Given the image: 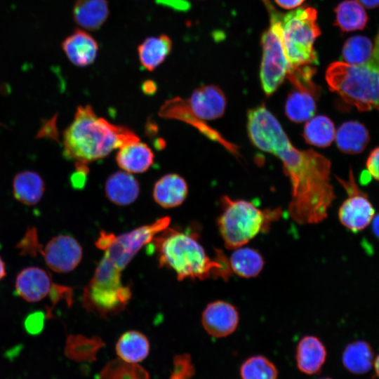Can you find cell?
<instances>
[{
    "label": "cell",
    "mask_w": 379,
    "mask_h": 379,
    "mask_svg": "<svg viewBox=\"0 0 379 379\" xmlns=\"http://www.w3.org/2000/svg\"><path fill=\"white\" fill-rule=\"evenodd\" d=\"M233 250L228 258L232 274L247 279L257 277L260 273L265 261L257 250L244 246Z\"/></svg>",
    "instance_id": "cell-27"
},
{
    "label": "cell",
    "mask_w": 379,
    "mask_h": 379,
    "mask_svg": "<svg viewBox=\"0 0 379 379\" xmlns=\"http://www.w3.org/2000/svg\"><path fill=\"white\" fill-rule=\"evenodd\" d=\"M46 314L42 312H34L29 314L24 321V328L27 333L35 335L44 329Z\"/></svg>",
    "instance_id": "cell-36"
},
{
    "label": "cell",
    "mask_w": 379,
    "mask_h": 379,
    "mask_svg": "<svg viewBox=\"0 0 379 379\" xmlns=\"http://www.w3.org/2000/svg\"><path fill=\"white\" fill-rule=\"evenodd\" d=\"M343 363L355 374L367 373L373 364V352L370 345L363 340L348 344L343 352Z\"/></svg>",
    "instance_id": "cell-28"
},
{
    "label": "cell",
    "mask_w": 379,
    "mask_h": 379,
    "mask_svg": "<svg viewBox=\"0 0 379 379\" xmlns=\"http://www.w3.org/2000/svg\"><path fill=\"white\" fill-rule=\"evenodd\" d=\"M362 6L373 8L379 6V0H357Z\"/></svg>",
    "instance_id": "cell-40"
},
{
    "label": "cell",
    "mask_w": 379,
    "mask_h": 379,
    "mask_svg": "<svg viewBox=\"0 0 379 379\" xmlns=\"http://www.w3.org/2000/svg\"><path fill=\"white\" fill-rule=\"evenodd\" d=\"M158 4L169 6L175 10L187 11L190 8V4L185 0H157Z\"/></svg>",
    "instance_id": "cell-38"
},
{
    "label": "cell",
    "mask_w": 379,
    "mask_h": 379,
    "mask_svg": "<svg viewBox=\"0 0 379 379\" xmlns=\"http://www.w3.org/2000/svg\"><path fill=\"white\" fill-rule=\"evenodd\" d=\"M348 194L338 211V218L341 224L353 232H357L366 227L374 217V208L368 197L357 186L350 171L349 180H340Z\"/></svg>",
    "instance_id": "cell-10"
},
{
    "label": "cell",
    "mask_w": 379,
    "mask_h": 379,
    "mask_svg": "<svg viewBox=\"0 0 379 379\" xmlns=\"http://www.w3.org/2000/svg\"><path fill=\"white\" fill-rule=\"evenodd\" d=\"M366 168L371 176L379 180V147L370 153L366 161Z\"/></svg>",
    "instance_id": "cell-37"
},
{
    "label": "cell",
    "mask_w": 379,
    "mask_h": 379,
    "mask_svg": "<svg viewBox=\"0 0 379 379\" xmlns=\"http://www.w3.org/2000/svg\"><path fill=\"white\" fill-rule=\"evenodd\" d=\"M319 379H331V378H319Z\"/></svg>",
    "instance_id": "cell-44"
},
{
    "label": "cell",
    "mask_w": 379,
    "mask_h": 379,
    "mask_svg": "<svg viewBox=\"0 0 379 379\" xmlns=\"http://www.w3.org/2000/svg\"><path fill=\"white\" fill-rule=\"evenodd\" d=\"M188 194L186 180L176 173L162 176L154 184L152 195L155 202L165 208L181 205Z\"/></svg>",
    "instance_id": "cell-16"
},
{
    "label": "cell",
    "mask_w": 379,
    "mask_h": 379,
    "mask_svg": "<svg viewBox=\"0 0 379 379\" xmlns=\"http://www.w3.org/2000/svg\"><path fill=\"white\" fill-rule=\"evenodd\" d=\"M194 374L195 368L190 354L184 353L174 356L168 379H191Z\"/></svg>",
    "instance_id": "cell-34"
},
{
    "label": "cell",
    "mask_w": 379,
    "mask_h": 379,
    "mask_svg": "<svg viewBox=\"0 0 379 379\" xmlns=\"http://www.w3.org/2000/svg\"><path fill=\"white\" fill-rule=\"evenodd\" d=\"M318 92L317 88H294L286 101V117L295 123H302L310 119L316 112Z\"/></svg>",
    "instance_id": "cell-20"
},
{
    "label": "cell",
    "mask_w": 379,
    "mask_h": 379,
    "mask_svg": "<svg viewBox=\"0 0 379 379\" xmlns=\"http://www.w3.org/2000/svg\"><path fill=\"white\" fill-rule=\"evenodd\" d=\"M335 25L343 32L363 29L368 19L363 6L355 0L340 2L335 8Z\"/></svg>",
    "instance_id": "cell-29"
},
{
    "label": "cell",
    "mask_w": 379,
    "mask_h": 379,
    "mask_svg": "<svg viewBox=\"0 0 379 379\" xmlns=\"http://www.w3.org/2000/svg\"><path fill=\"white\" fill-rule=\"evenodd\" d=\"M139 140L131 129L98 117L91 105L79 106L73 121L63 131V154L76 165H87Z\"/></svg>",
    "instance_id": "cell-3"
},
{
    "label": "cell",
    "mask_w": 379,
    "mask_h": 379,
    "mask_svg": "<svg viewBox=\"0 0 379 379\" xmlns=\"http://www.w3.org/2000/svg\"><path fill=\"white\" fill-rule=\"evenodd\" d=\"M150 350L149 341L142 333L131 330L124 333L118 339L115 351L120 359L138 364L145 359Z\"/></svg>",
    "instance_id": "cell-23"
},
{
    "label": "cell",
    "mask_w": 379,
    "mask_h": 379,
    "mask_svg": "<svg viewBox=\"0 0 379 379\" xmlns=\"http://www.w3.org/2000/svg\"><path fill=\"white\" fill-rule=\"evenodd\" d=\"M172 50V41L165 34L145 39L138 47V54L141 66L153 71L168 56Z\"/></svg>",
    "instance_id": "cell-24"
},
{
    "label": "cell",
    "mask_w": 379,
    "mask_h": 379,
    "mask_svg": "<svg viewBox=\"0 0 379 379\" xmlns=\"http://www.w3.org/2000/svg\"><path fill=\"white\" fill-rule=\"evenodd\" d=\"M241 379H277L278 371L275 365L262 355L252 356L241 365Z\"/></svg>",
    "instance_id": "cell-33"
},
{
    "label": "cell",
    "mask_w": 379,
    "mask_h": 379,
    "mask_svg": "<svg viewBox=\"0 0 379 379\" xmlns=\"http://www.w3.org/2000/svg\"><path fill=\"white\" fill-rule=\"evenodd\" d=\"M262 1L270 14L277 21L284 51L291 67L290 72L296 68L318 65L314 44L321 31L317 23L316 9L302 6L283 14L276 11L269 0Z\"/></svg>",
    "instance_id": "cell-4"
},
{
    "label": "cell",
    "mask_w": 379,
    "mask_h": 379,
    "mask_svg": "<svg viewBox=\"0 0 379 379\" xmlns=\"http://www.w3.org/2000/svg\"><path fill=\"white\" fill-rule=\"evenodd\" d=\"M157 252L159 267L175 272L179 281L219 277L227 280L232 274L228 258L215 249L211 258L199 241L197 230L167 227L150 242Z\"/></svg>",
    "instance_id": "cell-2"
},
{
    "label": "cell",
    "mask_w": 379,
    "mask_h": 379,
    "mask_svg": "<svg viewBox=\"0 0 379 379\" xmlns=\"http://www.w3.org/2000/svg\"><path fill=\"white\" fill-rule=\"evenodd\" d=\"M326 80L331 91L358 110L379 109V58L364 65L333 62Z\"/></svg>",
    "instance_id": "cell-6"
},
{
    "label": "cell",
    "mask_w": 379,
    "mask_h": 379,
    "mask_svg": "<svg viewBox=\"0 0 379 379\" xmlns=\"http://www.w3.org/2000/svg\"><path fill=\"white\" fill-rule=\"evenodd\" d=\"M154 159L152 149L140 140L121 146L116 155L118 166L130 173L145 172L153 164Z\"/></svg>",
    "instance_id": "cell-17"
},
{
    "label": "cell",
    "mask_w": 379,
    "mask_h": 379,
    "mask_svg": "<svg viewBox=\"0 0 379 379\" xmlns=\"http://www.w3.org/2000/svg\"><path fill=\"white\" fill-rule=\"evenodd\" d=\"M170 222L171 218L165 216L119 235L101 231L95 246L105 251L104 257L122 271L142 247L168 227Z\"/></svg>",
    "instance_id": "cell-7"
},
{
    "label": "cell",
    "mask_w": 379,
    "mask_h": 379,
    "mask_svg": "<svg viewBox=\"0 0 379 379\" xmlns=\"http://www.w3.org/2000/svg\"><path fill=\"white\" fill-rule=\"evenodd\" d=\"M371 222L373 232L374 234L379 239V213L373 217Z\"/></svg>",
    "instance_id": "cell-41"
},
{
    "label": "cell",
    "mask_w": 379,
    "mask_h": 379,
    "mask_svg": "<svg viewBox=\"0 0 379 379\" xmlns=\"http://www.w3.org/2000/svg\"><path fill=\"white\" fill-rule=\"evenodd\" d=\"M333 122L327 117L318 115L306 121L303 138L308 144L318 147H328L335 138Z\"/></svg>",
    "instance_id": "cell-30"
},
{
    "label": "cell",
    "mask_w": 379,
    "mask_h": 379,
    "mask_svg": "<svg viewBox=\"0 0 379 379\" xmlns=\"http://www.w3.org/2000/svg\"><path fill=\"white\" fill-rule=\"evenodd\" d=\"M221 205L218 230L225 247L232 250L245 246L258 234L269 231L282 214L281 208L261 209L251 201L232 199L227 196L222 197Z\"/></svg>",
    "instance_id": "cell-5"
},
{
    "label": "cell",
    "mask_w": 379,
    "mask_h": 379,
    "mask_svg": "<svg viewBox=\"0 0 379 379\" xmlns=\"http://www.w3.org/2000/svg\"><path fill=\"white\" fill-rule=\"evenodd\" d=\"M105 192L111 202L119 206H128L138 197L140 185L132 173L120 171L112 173L107 179Z\"/></svg>",
    "instance_id": "cell-19"
},
{
    "label": "cell",
    "mask_w": 379,
    "mask_h": 379,
    "mask_svg": "<svg viewBox=\"0 0 379 379\" xmlns=\"http://www.w3.org/2000/svg\"><path fill=\"white\" fill-rule=\"evenodd\" d=\"M247 132L255 147L281 161L291 186L288 213L293 220L312 225L326 219L335 198L331 183L330 160L312 149L296 148L264 105L248 110Z\"/></svg>",
    "instance_id": "cell-1"
},
{
    "label": "cell",
    "mask_w": 379,
    "mask_h": 379,
    "mask_svg": "<svg viewBox=\"0 0 379 379\" xmlns=\"http://www.w3.org/2000/svg\"><path fill=\"white\" fill-rule=\"evenodd\" d=\"M186 104L197 119L202 121H211L224 114L227 100L219 87L204 85L192 92Z\"/></svg>",
    "instance_id": "cell-13"
},
{
    "label": "cell",
    "mask_w": 379,
    "mask_h": 379,
    "mask_svg": "<svg viewBox=\"0 0 379 379\" xmlns=\"http://www.w3.org/2000/svg\"><path fill=\"white\" fill-rule=\"evenodd\" d=\"M15 199L27 206H34L41 199L45 192V182L39 174L25 171L16 174L13 180Z\"/></svg>",
    "instance_id": "cell-21"
},
{
    "label": "cell",
    "mask_w": 379,
    "mask_h": 379,
    "mask_svg": "<svg viewBox=\"0 0 379 379\" xmlns=\"http://www.w3.org/2000/svg\"><path fill=\"white\" fill-rule=\"evenodd\" d=\"M96 379H149V374L138 364L126 362L118 358L109 361Z\"/></svg>",
    "instance_id": "cell-32"
},
{
    "label": "cell",
    "mask_w": 379,
    "mask_h": 379,
    "mask_svg": "<svg viewBox=\"0 0 379 379\" xmlns=\"http://www.w3.org/2000/svg\"><path fill=\"white\" fill-rule=\"evenodd\" d=\"M342 55L347 63L364 65L379 58V46L374 47L366 36H353L344 44Z\"/></svg>",
    "instance_id": "cell-31"
},
{
    "label": "cell",
    "mask_w": 379,
    "mask_h": 379,
    "mask_svg": "<svg viewBox=\"0 0 379 379\" xmlns=\"http://www.w3.org/2000/svg\"><path fill=\"white\" fill-rule=\"evenodd\" d=\"M46 265L52 271L67 273L74 270L82 259L83 250L78 241L67 234L53 237L41 250Z\"/></svg>",
    "instance_id": "cell-11"
},
{
    "label": "cell",
    "mask_w": 379,
    "mask_h": 379,
    "mask_svg": "<svg viewBox=\"0 0 379 379\" xmlns=\"http://www.w3.org/2000/svg\"><path fill=\"white\" fill-rule=\"evenodd\" d=\"M239 321L237 309L224 300H215L204 308L201 323L204 330L213 338H224L237 329Z\"/></svg>",
    "instance_id": "cell-12"
},
{
    "label": "cell",
    "mask_w": 379,
    "mask_h": 379,
    "mask_svg": "<svg viewBox=\"0 0 379 379\" xmlns=\"http://www.w3.org/2000/svg\"><path fill=\"white\" fill-rule=\"evenodd\" d=\"M42 244L39 243L37 230L35 227H29L22 239L17 244V248L23 255L35 257L40 253Z\"/></svg>",
    "instance_id": "cell-35"
},
{
    "label": "cell",
    "mask_w": 379,
    "mask_h": 379,
    "mask_svg": "<svg viewBox=\"0 0 379 379\" xmlns=\"http://www.w3.org/2000/svg\"><path fill=\"white\" fill-rule=\"evenodd\" d=\"M53 284L47 271L30 266L18 274L14 285L15 293L27 302H36L49 295Z\"/></svg>",
    "instance_id": "cell-14"
},
{
    "label": "cell",
    "mask_w": 379,
    "mask_h": 379,
    "mask_svg": "<svg viewBox=\"0 0 379 379\" xmlns=\"http://www.w3.org/2000/svg\"><path fill=\"white\" fill-rule=\"evenodd\" d=\"M105 345L98 336L88 338L80 334H71L67 338L65 345V356L77 362L96 361L98 351Z\"/></svg>",
    "instance_id": "cell-26"
},
{
    "label": "cell",
    "mask_w": 379,
    "mask_h": 379,
    "mask_svg": "<svg viewBox=\"0 0 379 379\" xmlns=\"http://www.w3.org/2000/svg\"><path fill=\"white\" fill-rule=\"evenodd\" d=\"M6 264L0 256V281L6 277Z\"/></svg>",
    "instance_id": "cell-42"
},
{
    "label": "cell",
    "mask_w": 379,
    "mask_h": 379,
    "mask_svg": "<svg viewBox=\"0 0 379 379\" xmlns=\"http://www.w3.org/2000/svg\"><path fill=\"white\" fill-rule=\"evenodd\" d=\"M62 48L69 60L80 67L91 65L99 49L95 39L81 29H76L66 37L62 43Z\"/></svg>",
    "instance_id": "cell-15"
},
{
    "label": "cell",
    "mask_w": 379,
    "mask_h": 379,
    "mask_svg": "<svg viewBox=\"0 0 379 379\" xmlns=\"http://www.w3.org/2000/svg\"><path fill=\"white\" fill-rule=\"evenodd\" d=\"M107 0H77L73 8L74 20L80 27L98 29L109 16Z\"/></svg>",
    "instance_id": "cell-22"
},
{
    "label": "cell",
    "mask_w": 379,
    "mask_h": 379,
    "mask_svg": "<svg viewBox=\"0 0 379 379\" xmlns=\"http://www.w3.org/2000/svg\"><path fill=\"white\" fill-rule=\"evenodd\" d=\"M374 367L376 375L379 377V355L375 359L374 362Z\"/></svg>",
    "instance_id": "cell-43"
},
{
    "label": "cell",
    "mask_w": 379,
    "mask_h": 379,
    "mask_svg": "<svg viewBox=\"0 0 379 379\" xmlns=\"http://www.w3.org/2000/svg\"><path fill=\"white\" fill-rule=\"evenodd\" d=\"M129 285L121 282H99L92 279L84 287L82 303L88 311L102 317L117 314L131 298Z\"/></svg>",
    "instance_id": "cell-9"
},
{
    "label": "cell",
    "mask_w": 379,
    "mask_h": 379,
    "mask_svg": "<svg viewBox=\"0 0 379 379\" xmlns=\"http://www.w3.org/2000/svg\"></svg>",
    "instance_id": "cell-45"
},
{
    "label": "cell",
    "mask_w": 379,
    "mask_h": 379,
    "mask_svg": "<svg viewBox=\"0 0 379 379\" xmlns=\"http://www.w3.org/2000/svg\"><path fill=\"white\" fill-rule=\"evenodd\" d=\"M326 358V347L317 337L306 335L298 342L295 350V361L297 367L301 372L310 375L319 373Z\"/></svg>",
    "instance_id": "cell-18"
},
{
    "label": "cell",
    "mask_w": 379,
    "mask_h": 379,
    "mask_svg": "<svg viewBox=\"0 0 379 379\" xmlns=\"http://www.w3.org/2000/svg\"><path fill=\"white\" fill-rule=\"evenodd\" d=\"M305 0H275L276 3L286 9H291L300 6Z\"/></svg>",
    "instance_id": "cell-39"
},
{
    "label": "cell",
    "mask_w": 379,
    "mask_h": 379,
    "mask_svg": "<svg viewBox=\"0 0 379 379\" xmlns=\"http://www.w3.org/2000/svg\"><path fill=\"white\" fill-rule=\"evenodd\" d=\"M270 16V27L262 36V58L260 79L266 95L273 94L286 78L291 70L284 51L276 18Z\"/></svg>",
    "instance_id": "cell-8"
},
{
    "label": "cell",
    "mask_w": 379,
    "mask_h": 379,
    "mask_svg": "<svg viewBox=\"0 0 379 379\" xmlns=\"http://www.w3.org/2000/svg\"><path fill=\"white\" fill-rule=\"evenodd\" d=\"M338 149L347 154H359L367 146L370 136L367 128L362 124L350 121L343 123L335 133Z\"/></svg>",
    "instance_id": "cell-25"
}]
</instances>
